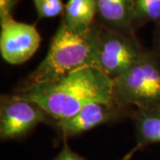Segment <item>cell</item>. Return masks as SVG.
<instances>
[{
	"mask_svg": "<svg viewBox=\"0 0 160 160\" xmlns=\"http://www.w3.org/2000/svg\"><path fill=\"white\" fill-rule=\"evenodd\" d=\"M0 53L6 62L20 65L32 57L39 48L41 36L34 24L20 22L13 18L0 20Z\"/></svg>",
	"mask_w": 160,
	"mask_h": 160,
	"instance_id": "obj_6",
	"label": "cell"
},
{
	"mask_svg": "<svg viewBox=\"0 0 160 160\" xmlns=\"http://www.w3.org/2000/svg\"><path fill=\"white\" fill-rule=\"evenodd\" d=\"M14 94L38 104L53 122L69 119L88 104L114 102L112 80L93 67L52 81L22 86Z\"/></svg>",
	"mask_w": 160,
	"mask_h": 160,
	"instance_id": "obj_1",
	"label": "cell"
},
{
	"mask_svg": "<svg viewBox=\"0 0 160 160\" xmlns=\"http://www.w3.org/2000/svg\"><path fill=\"white\" fill-rule=\"evenodd\" d=\"M38 12V19L63 15L65 5L62 0H31Z\"/></svg>",
	"mask_w": 160,
	"mask_h": 160,
	"instance_id": "obj_12",
	"label": "cell"
},
{
	"mask_svg": "<svg viewBox=\"0 0 160 160\" xmlns=\"http://www.w3.org/2000/svg\"><path fill=\"white\" fill-rule=\"evenodd\" d=\"M113 98L125 108L160 109V62L151 50L112 80Z\"/></svg>",
	"mask_w": 160,
	"mask_h": 160,
	"instance_id": "obj_3",
	"label": "cell"
},
{
	"mask_svg": "<svg viewBox=\"0 0 160 160\" xmlns=\"http://www.w3.org/2000/svg\"><path fill=\"white\" fill-rule=\"evenodd\" d=\"M155 56L160 62V23L156 26V30L154 34V42H153V48L151 49Z\"/></svg>",
	"mask_w": 160,
	"mask_h": 160,
	"instance_id": "obj_15",
	"label": "cell"
},
{
	"mask_svg": "<svg viewBox=\"0 0 160 160\" xmlns=\"http://www.w3.org/2000/svg\"><path fill=\"white\" fill-rule=\"evenodd\" d=\"M145 50L135 36L121 33L99 23L94 68L114 80L137 62Z\"/></svg>",
	"mask_w": 160,
	"mask_h": 160,
	"instance_id": "obj_4",
	"label": "cell"
},
{
	"mask_svg": "<svg viewBox=\"0 0 160 160\" xmlns=\"http://www.w3.org/2000/svg\"><path fill=\"white\" fill-rule=\"evenodd\" d=\"M160 23V0H133V26L135 30L146 23Z\"/></svg>",
	"mask_w": 160,
	"mask_h": 160,
	"instance_id": "obj_11",
	"label": "cell"
},
{
	"mask_svg": "<svg viewBox=\"0 0 160 160\" xmlns=\"http://www.w3.org/2000/svg\"><path fill=\"white\" fill-rule=\"evenodd\" d=\"M97 15L100 24L134 36L133 0H97Z\"/></svg>",
	"mask_w": 160,
	"mask_h": 160,
	"instance_id": "obj_8",
	"label": "cell"
},
{
	"mask_svg": "<svg viewBox=\"0 0 160 160\" xmlns=\"http://www.w3.org/2000/svg\"><path fill=\"white\" fill-rule=\"evenodd\" d=\"M63 147L55 160H86L78 154L75 153L69 147L67 139H63Z\"/></svg>",
	"mask_w": 160,
	"mask_h": 160,
	"instance_id": "obj_13",
	"label": "cell"
},
{
	"mask_svg": "<svg viewBox=\"0 0 160 160\" xmlns=\"http://www.w3.org/2000/svg\"><path fill=\"white\" fill-rule=\"evenodd\" d=\"M41 123L52 125L53 120L38 104L19 97L14 93L2 96L0 109L1 140L22 137Z\"/></svg>",
	"mask_w": 160,
	"mask_h": 160,
	"instance_id": "obj_5",
	"label": "cell"
},
{
	"mask_svg": "<svg viewBox=\"0 0 160 160\" xmlns=\"http://www.w3.org/2000/svg\"><path fill=\"white\" fill-rule=\"evenodd\" d=\"M96 15L97 0H68L62 21L74 29H86L96 22Z\"/></svg>",
	"mask_w": 160,
	"mask_h": 160,
	"instance_id": "obj_10",
	"label": "cell"
},
{
	"mask_svg": "<svg viewBox=\"0 0 160 160\" xmlns=\"http://www.w3.org/2000/svg\"><path fill=\"white\" fill-rule=\"evenodd\" d=\"M19 0H0V20L12 16V10Z\"/></svg>",
	"mask_w": 160,
	"mask_h": 160,
	"instance_id": "obj_14",
	"label": "cell"
},
{
	"mask_svg": "<svg viewBox=\"0 0 160 160\" xmlns=\"http://www.w3.org/2000/svg\"><path fill=\"white\" fill-rule=\"evenodd\" d=\"M128 108L116 102H94L86 105L69 119L53 122L51 126L56 129L63 139L84 133L104 124L118 120L127 115Z\"/></svg>",
	"mask_w": 160,
	"mask_h": 160,
	"instance_id": "obj_7",
	"label": "cell"
},
{
	"mask_svg": "<svg viewBox=\"0 0 160 160\" xmlns=\"http://www.w3.org/2000/svg\"><path fill=\"white\" fill-rule=\"evenodd\" d=\"M99 23L74 29L63 21L52 38L45 59L28 76L22 86L58 79L78 69L94 68Z\"/></svg>",
	"mask_w": 160,
	"mask_h": 160,
	"instance_id": "obj_2",
	"label": "cell"
},
{
	"mask_svg": "<svg viewBox=\"0 0 160 160\" xmlns=\"http://www.w3.org/2000/svg\"><path fill=\"white\" fill-rule=\"evenodd\" d=\"M132 115L136 129V146L129 157L149 144L160 143V109H136Z\"/></svg>",
	"mask_w": 160,
	"mask_h": 160,
	"instance_id": "obj_9",
	"label": "cell"
}]
</instances>
